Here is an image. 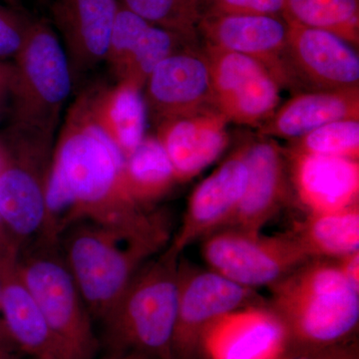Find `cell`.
<instances>
[{
    "label": "cell",
    "mask_w": 359,
    "mask_h": 359,
    "mask_svg": "<svg viewBox=\"0 0 359 359\" xmlns=\"http://www.w3.org/2000/svg\"><path fill=\"white\" fill-rule=\"evenodd\" d=\"M170 236L169 217L163 212H150L135 226L80 223L66 231L63 259L90 316L102 321Z\"/></svg>",
    "instance_id": "2"
},
{
    "label": "cell",
    "mask_w": 359,
    "mask_h": 359,
    "mask_svg": "<svg viewBox=\"0 0 359 359\" xmlns=\"http://www.w3.org/2000/svg\"><path fill=\"white\" fill-rule=\"evenodd\" d=\"M13 75V63L0 61V93H8Z\"/></svg>",
    "instance_id": "33"
},
{
    "label": "cell",
    "mask_w": 359,
    "mask_h": 359,
    "mask_svg": "<svg viewBox=\"0 0 359 359\" xmlns=\"http://www.w3.org/2000/svg\"><path fill=\"white\" fill-rule=\"evenodd\" d=\"M0 321H4V320H2L1 313H0Z\"/></svg>",
    "instance_id": "41"
},
{
    "label": "cell",
    "mask_w": 359,
    "mask_h": 359,
    "mask_svg": "<svg viewBox=\"0 0 359 359\" xmlns=\"http://www.w3.org/2000/svg\"><path fill=\"white\" fill-rule=\"evenodd\" d=\"M35 20L0 4V61L15 58L29 36Z\"/></svg>",
    "instance_id": "30"
},
{
    "label": "cell",
    "mask_w": 359,
    "mask_h": 359,
    "mask_svg": "<svg viewBox=\"0 0 359 359\" xmlns=\"http://www.w3.org/2000/svg\"><path fill=\"white\" fill-rule=\"evenodd\" d=\"M7 97H8V93H0V108H1L2 104L4 103Z\"/></svg>",
    "instance_id": "39"
},
{
    "label": "cell",
    "mask_w": 359,
    "mask_h": 359,
    "mask_svg": "<svg viewBox=\"0 0 359 359\" xmlns=\"http://www.w3.org/2000/svg\"><path fill=\"white\" fill-rule=\"evenodd\" d=\"M294 233L313 259H340L359 252V205L309 214Z\"/></svg>",
    "instance_id": "23"
},
{
    "label": "cell",
    "mask_w": 359,
    "mask_h": 359,
    "mask_svg": "<svg viewBox=\"0 0 359 359\" xmlns=\"http://www.w3.org/2000/svg\"><path fill=\"white\" fill-rule=\"evenodd\" d=\"M20 252L16 245L0 250V313L7 332L18 348L34 358L45 354L67 358L21 278Z\"/></svg>",
    "instance_id": "20"
},
{
    "label": "cell",
    "mask_w": 359,
    "mask_h": 359,
    "mask_svg": "<svg viewBox=\"0 0 359 359\" xmlns=\"http://www.w3.org/2000/svg\"><path fill=\"white\" fill-rule=\"evenodd\" d=\"M125 157L99 127L87 92L65 116L53 145L47 175L42 247L53 248L75 224L135 226L150 212L130 197L124 180Z\"/></svg>",
    "instance_id": "1"
},
{
    "label": "cell",
    "mask_w": 359,
    "mask_h": 359,
    "mask_svg": "<svg viewBox=\"0 0 359 359\" xmlns=\"http://www.w3.org/2000/svg\"><path fill=\"white\" fill-rule=\"evenodd\" d=\"M346 119H359V89L311 90L278 106L259 127V135L292 141L327 123Z\"/></svg>",
    "instance_id": "21"
},
{
    "label": "cell",
    "mask_w": 359,
    "mask_h": 359,
    "mask_svg": "<svg viewBox=\"0 0 359 359\" xmlns=\"http://www.w3.org/2000/svg\"><path fill=\"white\" fill-rule=\"evenodd\" d=\"M290 143L289 152L358 159L359 119L327 123Z\"/></svg>",
    "instance_id": "28"
},
{
    "label": "cell",
    "mask_w": 359,
    "mask_h": 359,
    "mask_svg": "<svg viewBox=\"0 0 359 359\" xmlns=\"http://www.w3.org/2000/svg\"><path fill=\"white\" fill-rule=\"evenodd\" d=\"M297 198L309 214H325L359 203V161L285 151Z\"/></svg>",
    "instance_id": "18"
},
{
    "label": "cell",
    "mask_w": 359,
    "mask_h": 359,
    "mask_svg": "<svg viewBox=\"0 0 359 359\" xmlns=\"http://www.w3.org/2000/svg\"><path fill=\"white\" fill-rule=\"evenodd\" d=\"M243 147L249 173L247 186L237 210L221 230L259 233L287 199V161L275 139L261 137Z\"/></svg>",
    "instance_id": "15"
},
{
    "label": "cell",
    "mask_w": 359,
    "mask_h": 359,
    "mask_svg": "<svg viewBox=\"0 0 359 359\" xmlns=\"http://www.w3.org/2000/svg\"><path fill=\"white\" fill-rule=\"evenodd\" d=\"M0 359H16L13 349H2L0 351Z\"/></svg>",
    "instance_id": "37"
},
{
    "label": "cell",
    "mask_w": 359,
    "mask_h": 359,
    "mask_svg": "<svg viewBox=\"0 0 359 359\" xmlns=\"http://www.w3.org/2000/svg\"><path fill=\"white\" fill-rule=\"evenodd\" d=\"M269 289V306L285 327L287 354L355 340L359 285L347 278L337 259H311Z\"/></svg>",
    "instance_id": "3"
},
{
    "label": "cell",
    "mask_w": 359,
    "mask_h": 359,
    "mask_svg": "<svg viewBox=\"0 0 359 359\" xmlns=\"http://www.w3.org/2000/svg\"><path fill=\"white\" fill-rule=\"evenodd\" d=\"M248 174L242 146L196 187L181 226L169 247L182 255L196 241L221 230L242 200Z\"/></svg>",
    "instance_id": "16"
},
{
    "label": "cell",
    "mask_w": 359,
    "mask_h": 359,
    "mask_svg": "<svg viewBox=\"0 0 359 359\" xmlns=\"http://www.w3.org/2000/svg\"><path fill=\"white\" fill-rule=\"evenodd\" d=\"M86 92L94 120L122 155L128 157L147 136L148 108L143 89L119 80L112 86Z\"/></svg>",
    "instance_id": "22"
},
{
    "label": "cell",
    "mask_w": 359,
    "mask_h": 359,
    "mask_svg": "<svg viewBox=\"0 0 359 359\" xmlns=\"http://www.w3.org/2000/svg\"><path fill=\"white\" fill-rule=\"evenodd\" d=\"M198 30L205 45L256 59L282 88L297 87L285 59L287 25L280 16L210 13L203 15Z\"/></svg>",
    "instance_id": "13"
},
{
    "label": "cell",
    "mask_w": 359,
    "mask_h": 359,
    "mask_svg": "<svg viewBox=\"0 0 359 359\" xmlns=\"http://www.w3.org/2000/svg\"><path fill=\"white\" fill-rule=\"evenodd\" d=\"M285 22V59L295 86L306 85L313 90L359 89L355 46L334 33Z\"/></svg>",
    "instance_id": "11"
},
{
    "label": "cell",
    "mask_w": 359,
    "mask_h": 359,
    "mask_svg": "<svg viewBox=\"0 0 359 359\" xmlns=\"http://www.w3.org/2000/svg\"><path fill=\"white\" fill-rule=\"evenodd\" d=\"M42 248L43 250L27 257L20 252L21 278L66 356L92 359L98 349V340L88 309L63 257L55 256L53 248Z\"/></svg>",
    "instance_id": "7"
},
{
    "label": "cell",
    "mask_w": 359,
    "mask_h": 359,
    "mask_svg": "<svg viewBox=\"0 0 359 359\" xmlns=\"http://www.w3.org/2000/svg\"><path fill=\"white\" fill-rule=\"evenodd\" d=\"M150 25L119 4L105 59L116 77Z\"/></svg>",
    "instance_id": "29"
},
{
    "label": "cell",
    "mask_w": 359,
    "mask_h": 359,
    "mask_svg": "<svg viewBox=\"0 0 359 359\" xmlns=\"http://www.w3.org/2000/svg\"><path fill=\"white\" fill-rule=\"evenodd\" d=\"M181 254L168 247L144 264L102 320L111 353H138L173 359Z\"/></svg>",
    "instance_id": "4"
},
{
    "label": "cell",
    "mask_w": 359,
    "mask_h": 359,
    "mask_svg": "<svg viewBox=\"0 0 359 359\" xmlns=\"http://www.w3.org/2000/svg\"><path fill=\"white\" fill-rule=\"evenodd\" d=\"M13 65L8 90L13 126L54 138L74 77L53 26L35 20Z\"/></svg>",
    "instance_id": "5"
},
{
    "label": "cell",
    "mask_w": 359,
    "mask_h": 359,
    "mask_svg": "<svg viewBox=\"0 0 359 359\" xmlns=\"http://www.w3.org/2000/svg\"><path fill=\"white\" fill-rule=\"evenodd\" d=\"M124 180L130 197L145 211L178 184L166 151L156 136H146L125 158Z\"/></svg>",
    "instance_id": "24"
},
{
    "label": "cell",
    "mask_w": 359,
    "mask_h": 359,
    "mask_svg": "<svg viewBox=\"0 0 359 359\" xmlns=\"http://www.w3.org/2000/svg\"><path fill=\"white\" fill-rule=\"evenodd\" d=\"M118 8V0H50L53 28L73 77L105 61Z\"/></svg>",
    "instance_id": "17"
},
{
    "label": "cell",
    "mask_w": 359,
    "mask_h": 359,
    "mask_svg": "<svg viewBox=\"0 0 359 359\" xmlns=\"http://www.w3.org/2000/svg\"><path fill=\"white\" fill-rule=\"evenodd\" d=\"M11 245H16L18 247V245L13 242L8 231H7L6 224H4L1 216H0V250L6 249V248L11 247Z\"/></svg>",
    "instance_id": "35"
},
{
    "label": "cell",
    "mask_w": 359,
    "mask_h": 359,
    "mask_svg": "<svg viewBox=\"0 0 359 359\" xmlns=\"http://www.w3.org/2000/svg\"><path fill=\"white\" fill-rule=\"evenodd\" d=\"M34 359H70L65 356L54 355V354H45V355L37 356Z\"/></svg>",
    "instance_id": "38"
},
{
    "label": "cell",
    "mask_w": 359,
    "mask_h": 359,
    "mask_svg": "<svg viewBox=\"0 0 359 359\" xmlns=\"http://www.w3.org/2000/svg\"><path fill=\"white\" fill-rule=\"evenodd\" d=\"M215 107L229 123L259 127L278 109L280 85L256 59L205 45Z\"/></svg>",
    "instance_id": "10"
},
{
    "label": "cell",
    "mask_w": 359,
    "mask_h": 359,
    "mask_svg": "<svg viewBox=\"0 0 359 359\" xmlns=\"http://www.w3.org/2000/svg\"><path fill=\"white\" fill-rule=\"evenodd\" d=\"M282 359H359L358 342L353 340L327 348L290 353Z\"/></svg>",
    "instance_id": "32"
},
{
    "label": "cell",
    "mask_w": 359,
    "mask_h": 359,
    "mask_svg": "<svg viewBox=\"0 0 359 359\" xmlns=\"http://www.w3.org/2000/svg\"><path fill=\"white\" fill-rule=\"evenodd\" d=\"M192 45L180 35L151 25L123 66L117 81L126 80L144 89L153 70L174 52Z\"/></svg>",
    "instance_id": "27"
},
{
    "label": "cell",
    "mask_w": 359,
    "mask_h": 359,
    "mask_svg": "<svg viewBox=\"0 0 359 359\" xmlns=\"http://www.w3.org/2000/svg\"><path fill=\"white\" fill-rule=\"evenodd\" d=\"M39 2H41V4H47V2H50V0H37Z\"/></svg>",
    "instance_id": "40"
},
{
    "label": "cell",
    "mask_w": 359,
    "mask_h": 359,
    "mask_svg": "<svg viewBox=\"0 0 359 359\" xmlns=\"http://www.w3.org/2000/svg\"><path fill=\"white\" fill-rule=\"evenodd\" d=\"M150 25L193 42L203 15L200 0H118Z\"/></svg>",
    "instance_id": "26"
},
{
    "label": "cell",
    "mask_w": 359,
    "mask_h": 359,
    "mask_svg": "<svg viewBox=\"0 0 359 359\" xmlns=\"http://www.w3.org/2000/svg\"><path fill=\"white\" fill-rule=\"evenodd\" d=\"M53 138L11 128L0 134V216L18 247L40 237Z\"/></svg>",
    "instance_id": "6"
},
{
    "label": "cell",
    "mask_w": 359,
    "mask_h": 359,
    "mask_svg": "<svg viewBox=\"0 0 359 359\" xmlns=\"http://www.w3.org/2000/svg\"><path fill=\"white\" fill-rule=\"evenodd\" d=\"M285 0H212L211 13L283 18Z\"/></svg>",
    "instance_id": "31"
},
{
    "label": "cell",
    "mask_w": 359,
    "mask_h": 359,
    "mask_svg": "<svg viewBox=\"0 0 359 359\" xmlns=\"http://www.w3.org/2000/svg\"><path fill=\"white\" fill-rule=\"evenodd\" d=\"M287 339L280 318L263 304L245 306L219 318L205 330L200 358L282 359Z\"/></svg>",
    "instance_id": "14"
},
{
    "label": "cell",
    "mask_w": 359,
    "mask_h": 359,
    "mask_svg": "<svg viewBox=\"0 0 359 359\" xmlns=\"http://www.w3.org/2000/svg\"><path fill=\"white\" fill-rule=\"evenodd\" d=\"M14 346H15V344L9 337L4 321H0V351H2V349H13V351Z\"/></svg>",
    "instance_id": "34"
},
{
    "label": "cell",
    "mask_w": 359,
    "mask_h": 359,
    "mask_svg": "<svg viewBox=\"0 0 359 359\" xmlns=\"http://www.w3.org/2000/svg\"><path fill=\"white\" fill-rule=\"evenodd\" d=\"M105 359H150L144 354L138 353H111Z\"/></svg>",
    "instance_id": "36"
},
{
    "label": "cell",
    "mask_w": 359,
    "mask_h": 359,
    "mask_svg": "<svg viewBox=\"0 0 359 359\" xmlns=\"http://www.w3.org/2000/svg\"><path fill=\"white\" fill-rule=\"evenodd\" d=\"M144 88L148 113L158 124L216 108L207 58L192 45L164 59Z\"/></svg>",
    "instance_id": "12"
},
{
    "label": "cell",
    "mask_w": 359,
    "mask_h": 359,
    "mask_svg": "<svg viewBox=\"0 0 359 359\" xmlns=\"http://www.w3.org/2000/svg\"><path fill=\"white\" fill-rule=\"evenodd\" d=\"M202 256L212 271L252 290L271 287L313 259L294 231L264 236L231 229L204 238Z\"/></svg>",
    "instance_id": "8"
},
{
    "label": "cell",
    "mask_w": 359,
    "mask_h": 359,
    "mask_svg": "<svg viewBox=\"0 0 359 359\" xmlns=\"http://www.w3.org/2000/svg\"><path fill=\"white\" fill-rule=\"evenodd\" d=\"M262 304L255 290L201 269L180 259L178 313L175 327L173 359L200 358L201 340L215 320L245 306Z\"/></svg>",
    "instance_id": "9"
},
{
    "label": "cell",
    "mask_w": 359,
    "mask_h": 359,
    "mask_svg": "<svg viewBox=\"0 0 359 359\" xmlns=\"http://www.w3.org/2000/svg\"><path fill=\"white\" fill-rule=\"evenodd\" d=\"M229 121L216 108L158 124L157 137L178 183L189 181L221 157L230 141Z\"/></svg>",
    "instance_id": "19"
},
{
    "label": "cell",
    "mask_w": 359,
    "mask_h": 359,
    "mask_svg": "<svg viewBox=\"0 0 359 359\" xmlns=\"http://www.w3.org/2000/svg\"><path fill=\"white\" fill-rule=\"evenodd\" d=\"M283 18L306 27L334 33L353 46H358V0H285Z\"/></svg>",
    "instance_id": "25"
}]
</instances>
